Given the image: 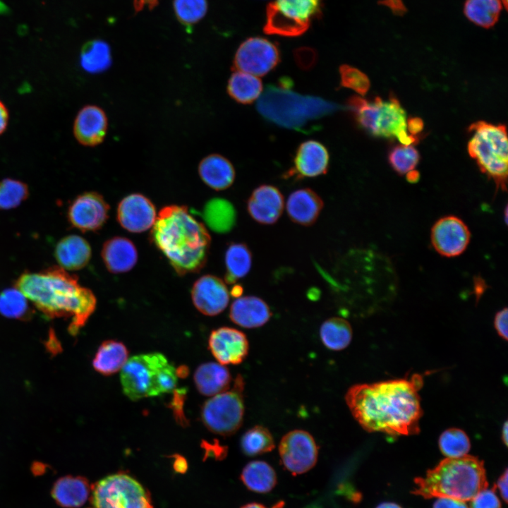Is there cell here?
Instances as JSON below:
<instances>
[{
    "label": "cell",
    "mask_w": 508,
    "mask_h": 508,
    "mask_svg": "<svg viewBox=\"0 0 508 508\" xmlns=\"http://www.w3.org/2000/svg\"><path fill=\"white\" fill-rule=\"evenodd\" d=\"M80 64L83 69L90 73L106 71L111 64L109 46L100 40L87 42L81 49Z\"/></svg>",
    "instance_id": "cell-33"
},
{
    "label": "cell",
    "mask_w": 508,
    "mask_h": 508,
    "mask_svg": "<svg viewBox=\"0 0 508 508\" xmlns=\"http://www.w3.org/2000/svg\"><path fill=\"white\" fill-rule=\"evenodd\" d=\"M439 447L447 458H459L467 455L471 443L464 431L459 428H449L440 436Z\"/></svg>",
    "instance_id": "cell-39"
},
{
    "label": "cell",
    "mask_w": 508,
    "mask_h": 508,
    "mask_svg": "<svg viewBox=\"0 0 508 508\" xmlns=\"http://www.w3.org/2000/svg\"><path fill=\"white\" fill-rule=\"evenodd\" d=\"M284 502H279L276 503L272 508H284Z\"/></svg>",
    "instance_id": "cell-57"
},
{
    "label": "cell",
    "mask_w": 508,
    "mask_h": 508,
    "mask_svg": "<svg viewBox=\"0 0 508 508\" xmlns=\"http://www.w3.org/2000/svg\"><path fill=\"white\" fill-rule=\"evenodd\" d=\"M159 0H134L133 6L136 12L140 11L145 8L151 10L158 5Z\"/></svg>",
    "instance_id": "cell-50"
},
{
    "label": "cell",
    "mask_w": 508,
    "mask_h": 508,
    "mask_svg": "<svg viewBox=\"0 0 508 508\" xmlns=\"http://www.w3.org/2000/svg\"><path fill=\"white\" fill-rule=\"evenodd\" d=\"M107 126V117L103 109L87 105L79 111L75 119L74 136L83 145L95 146L104 140Z\"/></svg>",
    "instance_id": "cell-21"
},
{
    "label": "cell",
    "mask_w": 508,
    "mask_h": 508,
    "mask_svg": "<svg viewBox=\"0 0 508 508\" xmlns=\"http://www.w3.org/2000/svg\"><path fill=\"white\" fill-rule=\"evenodd\" d=\"M406 128L411 135L416 136L423 129V121L418 117L410 118L406 121Z\"/></svg>",
    "instance_id": "cell-48"
},
{
    "label": "cell",
    "mask_w": 508,
    "mask_h": 508,
    "mask_svg": "<svg viewBox=\"0 0 508 508\" xmlns=\"http://www.w3.org/2000/svg\"><path fill=\"white\" fill-rule=\"evenodd\" d=\"M504 217H505L504 221H505L506 224H507V207L504 210Z\"/></svg>",
    "instance_id": "cell-58"
},
{
    "label": "cell",
    "mask_w": 508,
    "mask_h": 508,
    "mask_svg": "<svg viewBox=\"0 0 508 508\" xmlns=\"http://www.w3.org/2000/svg\"><path fill=\"white\" fill-rule=\"evenodd\" d=\"M128 359V351L121 341L109 339L99 346L92 361L95 370L104 375L121 370Z\"/></svg>",
    "instance_id": "cell-29"
},
{
    "label": "cell",
    "mask_w": 508,
    "mask_h": 508,
    "mask_svg": "<svg viewBox=\"0 0 508 508\" xmlns=\"http://www.w3.org/2000/svg\"><path fill=\"white\" fill-rule=\"evenodd\" d=\"M376 508H401L397 504L393 502H383L380 504Z\"/></svg>",
    "instance_id": "cell-55"
},
{
    "label": "cell",
    "mask_w": 508,
    "mask_h": 508,
    "mask_svg": "<svg viewBox=\"0 0 508 508\" xmlns=\"http://www.w3.org/2000/svg\"><path fill=\"white\" fill-rule=\"evenodd\" d=\"M174 463V468L176 471L183 473L187 469L186 461L183 457H179Z\"/></svg>",
    "instance_id": "cell-52"
},
{
    "label": "cell",
    "mask_w": 508,
    "mask_h": 508,
    "mask_svg": "<svg viewBox=\"0 0 508 508\" xmlns=\"http://www.w3.org/2000/svg\"><path fill=\"white\" fill-rule=\"evenodd\" d=\"M203 217L208 226L216 232L229 231L235 222L232 205L222 198H213L205 206Z\"/></svg>",
    "instance_id": "cell-35"
},
{
    "label": "cell",
    "mask_w": 508,
    "mask_h": 508,
    "mask_svg": "<svg viewBox=\"0 0 508 508\" xmlns=\"http://www.w3.org/2000/svg\"><path fill=\"white\" fill-rule=\"evenodd\" d=\"M433 508H468L467 504L461 500L449 497H439L434 503Z\"/></svg>",
    "instance_id": "cell-47"
},
{
    "label": "cell",
    "mask_w": 508,
    "mask_h": 508,
    "mask_svg": "<svg viewBox=\"0 0 508 508\" xmlns=\"http://www.w3.org/2000/svg\"><path fill=\"white\" fill-rule=\"evenodd\" d=\"M91 255L89 243L75 234L61 238L54 250V256L59 267L65 270L73 271L85 267L90 262Z\"/></svg>",
    "instance_id": "cell-25"
},
{
    "label": "cell",
    "mask_w": 508,
    "mask_h": 508,
    "mask_svg": "<svg viewBox=\"0 0 508 508\" xmlns=\"http://www.w3.org/2000/svg\"><path fill=\"white\" fill-rule=\"evenodd\" d=\"M353 331L350 323L339 317L328 318L320 327V337L324 346L329 350L341 351L351 343Z\"/></svg>",
    "instance_id": "cell-32"
},
{
    "label": "cell",
    "mask_w": 508,
    "mask_h": 508,
    "mask_svg": "<svg viewBox=\"0 0 508 508\" xmlns=\"http://www.w3.org/2000/svg\"><path fill=\"white\" fill-rule=\"evenodd\" d=\"M150 238L179 275L199 272L207 262L210 235L186 206L163 207L152 226Z\"/></svg>",
    "instance_id": "cell-3"
},
{
    "label": "cell",
    "mask_w": 508,
    "mask_h": 508,
    "mask_svg": "<svg viewBox=\"0 0 508 508\" xmlns=\"http://www.w3.org/2000/svg\"><path fill=\"white\" fill-rule=\"evenodd\" d=\"M124 394L138 401L174 391L178 376L175 367L161 353L135 355L121 370Z\"/></svg>",
    "instance_id": "cell-6"
},
{
    "label": "cell",
    "mask_w": 508,
    "mask_h": 508,
    "mask_svg": "<svg viewBox=\"0 0 508 508\" xmlns=\"http://www.w3.org/2000/svg\"><path fill=\"white\" fill-rule=\"evenodd\" d=\"M339 109V104L323 98L274 85H267L257 103L259 114L267 121L303 132L309 124Z\"/></svg>",
    "instance_id": "cell-5"
},
{
    "label": "cell",
    "mask_w": 508,
    "mask_h": 508,
    "mask_svg": "<svg viewBox=\"0 0 508 508\" xmlns=\"http://www.w3.org/2000/svg\"><path fill=\"white\" fill-rule=\"evenodd\" d=\"M322 0H276L266 8L264 32L283 37H296L321 16Z\"/></svg>",
    "instance_id": "cell-10"
},
{
    "label": "cell",
    "mask_w": 508,
    "mask_h": 508,
    "mask_svg": "<svg viewBox=\"0 0 508 508\" xmlns=\"http://www.w3.org/2000/svg\"><path fill=\"white\" fill-rule=\"evenodd\" d=\"M174 8L179 21L186 27L199 22L207 11V0H174Z\"/></svg>",
    "instance_id": "cell-41"
},
{
    "label": "cell",
    "mask_w": 508,
    "mask_h": 508,
    "mask_svg": "<svg viewBox=\"0 0 508 508\" xmlns=\"http://www.w3.org/2000/svg\"><path fill=\"white\" fill-rule=\"evenodd\" d=\"M240 447L245 455L255 456L272 451L275 444L272 435L267 428L255 425L243 433Z\"/></svg>",
    "instance_id": "cell-37"
},
{
    "label": "cell",
    "mask_w": 508,
    "mask_h": 508,
    "mask_svg": "<svg viewBox=\"0 0 508 508\" xmlns=\"http://www.w3.org/2000/svg\"><path fill=\"white\" fill-rule=\"evenodd\" d=\"M324 202L320 195L310 188H301L289 196L286 208L290 219L299 225L309 226L318 219Z\"/></svg>",
    "instance_id": "cell-23"
},
{
    "label": "cell",
    "mask_w": 508,
    "mask_h": 508,
    "mask_svg": "<svg viewBox=\"0 0 508 508\" xmlns=\"http://www.w3.org/2000/svg\"><path fill=\"white\" fill-rule=\"evenodd\" d=\"M109 206L96 192H85L77 196L68 207L71 224L83 232L102 228L109 217Z\"/></svg>",
    "instance_id": "cell-15"
},
{
    "label": "cell",
    "mask_w": 508,
    "mask_h": 508,
    "mask_svg": "<svg viewBox=\"0 0 508 508\" xmlns=\"http://www.w3.org/2000/svg\"><path fill=\"white\" fill-rule=\"evenodd\" d=\"M244 382L238 375L232 389L211 397L201 410V418L205 427L222 436L234 435L241 428L244 416Z\"/></svg>",
    "instance_id": "cell-11"
},
{
    "label": "cell",
    "mask_w": 508,
    "mask_h": 508,
    "mask_svg": "<svg viewBox=\"0 0 508 508\" xmlns=\"http://www.w3.org/2000/svg\"><path fill=\"white\" fill-rule=\"evenodd\" d=\"M505 9L507 8V0H500Z\"/></svg>",
    "instance_id": "cell-59"
},
{
    "label": "cell",
    "mask_w": 508,
    "mask_h": 508,
    "mask_svg": "<svg viewBox=\"0 0 508 508\" xmlns=\"http://www.w3.org/2000/svg\"><path fill=\"white\" fill-rule=\"evenodd\" d=\"M116 217L120 225L126 230L141 233L152 227L157 214L150 199L140 193H132L120 201Z\"/></svg>",
    "instance_id": "cell-19"
},
{
    "label": "cell",
    "mask_w": 508,
    "mask_h": 508,
    "mask_svg": "<svg viewBox=\"0 0 508 508\" xmlns=\"http://www.w3.org/2000/svg\"><path fill=\"white\" fill-rule=\"evenodd\" d=\"M488 485L483 462L467 454L446 458L428 470L424 477L416 478L412 492L427 499L449 497L466 502L486 489Z\"/></svg>",
    "instance_id": "cell-4"
},
{
    "label": "cell",
    "mask_w": 508,
    "mask_h": 508,
    "mask_svg": "<svg viewBox=\"0 0 508 508\" xmlns=\"http://www.w3.org/2000/svg\"><path fill=\"white\" fill-rule=\"evenodd\" d=\"M227 92L236 102L249 104L256 100L262 92V83L258 76L235 71L227 83Z\"/></svg>",
    "instance_id": "cell-31"
},
{
    "label": "cell",
    "mask_w": 508,
    "mask_h": 508,
    "mask_svg": "<svg viewBox=\"0 0 508 508\" xmlns=\"http://www.w3.org/2000/svg\"><path fill=\"white\" fill-rule=\"evenodd\" d=\"M502 6L500 0H466L464 11L471 22L488 28L497 23Z\"/></svg>",
    "instance_id": "cell-36"
},
{
    "label": "cell",
    "mask_w": 508,
    "mask_h": 508,
    "mask_svg": "<svg viewBox=\"0 0 508 508\" xmlns=\"http://www.w3.org/2000/svg\"><path fill=\"white\" fill-rule=\"evenodd\" d=\"M507 430H508L507 423L505 422L502 427V438L506 446L507 445V440H508Z\"/></svg>",
    "instance_id": "cell-54"
},
{
    "label": "cell",
    "mask_w": 508,
    "mask_h": 508,
    "mask_svg": "<svg viewBox=\"0 0 508 508\" xmlns=\"http://www.w3.org/2000/svg\"><path fill=\"white\" fill-rule=\"evenodd\" d=\"M191 297L195 307L207 316L221 313L229 302V292L225 282L211 274L203 275L196 280Z\"/></svg>",
    "instance_id": "cell-18"
},
{
    "label": "cell",
    "mask_w": 508,
    "mask_h": 508,
    "mask_svg": "<svg viewBox=\"0 0 508 508\" xmlns=\"http://www.w3.org/2000/svg\"><path fill=\"white\" fill-rule=\"evenodd\" d=\"M284 208L281 191L275 186L264 184L255 188L247 201L250 216L261 224L271 225L280 218Z\"/></svg>",
    "instance_id": "cell-20"
},
{
    "label": "cell",
    "mask_w": 508,
    "mask_h": 508,
    "mask_svg": "<svg viewBox=\"0 0 508 508\" xmlns=\"http://www.w3.org/2000/svg\"><path fill=\"white\" fill-rule=\"evenodd\" d=\"M102 258L107 270L112 273L130 271L136 264L138 252L133 243L127 238L113 237L102 246Z\"/></svg>",
    "instance_id": "cell-24"
},
{
    "label": "cell",
    "mask_w": 508,
    "mask_h": 508,
    "mask_svg": "<svg viewBox=\"0 0 508 508\" xmlns=\"http://www.w3.org/2000/svg\"><path fill=\"white\" fill-rule=\"evenodd\" d=\"M271 317L272 312L267 303L255 296L237 297L232 302L229 310L231 320L248 329L263 326Z\"/></svg>",
    "instance_id": "cell-22"
},
{
    "label": "cell",
    "mask_w": 508,
    "mask_h": 508,
    "mask_svg": "<svg viewBox=\"0 0 508 508\" xmlns=\"http://www.w3.org/2000/svg\"><path fill=\"white\" fill-rule=\"evenodd\" d=\"M198 173L202 181L216 190L229 188L236 176L231 162L218 154H212L203 158L200 162Z\"/></svg>",
    "instance_id": "cell-26"
},
{
    "label": "cell",
    "mask_w": 508,
    "mask_h": 508,
    "mask_svg": "<svg viewBox=\"0 0 508 508\" xmlns=\"http://www.w3.org/2000/svg\"><path fill=\"white\" fill-rule=\"evenodd\" d=\"M473 133L468 152L483 174L495 183L497 189L507 190L508 140L504 125L478 121L468 128Z\"/></svg>",
    "instance_id": "cell-8"
},
{
    "label": "cell",
    "mask_w": 508,
    "mask_h": 508,
    "mask_svg": "<svg viewBox=\"0 0 508 508\" xmlns=\"http://www.w3.org/2000/svg\"><path fill=\"white\" fill-rule=\"evenodd\" d=\"M471 501V508H501L495 492L487 488L479 492Z\"/></svg>",
    "instance_id": "cell-44"
},
{
    "label": "cell",
    "mask_w": 508,
    "mask_h": 508,
    "mask_svg": "<svg viewBox=\"0 0 508 508\" xmlns=\"http://www.w3.org/2000/svg\"><path fill=\"white\" fill-rule=\"evenodd\" d=\"M226 280L234 283L246 277L252 266V253L243 243H232L225 253Z\"/></svg>",
    "instance_id": "cell-34"
},
{
    "label": "cell",
    "mask_w": 508,
    "mask_h": 508,
    "mask_svg": "<svg viewBox=\"0 0 508 508\" xmlns=\"http://www.w3.org/2000/svg\"><path fill=\"white\" fill-rule=\"evenodd\" d=\"M471 238L466 224L455 215L440 218L431 228V244L435 251L444 257L454 258L462 254Z\"/></svg>",
    "instance_id": "cell-14"
},
{
    "label": "cell",
    "mask_w": 508,
    "mask_h": 508,
    "mask_svg": "<svg viewBox=\"0 0 508 508\" xmlns=\"http://www.w3.org/2000/svg\"><path fill=\"white\" fill-rule=\"evenodd\" d=\"M347 108L357 124L373 136L397 138L402 145L418 140L416 136L407 133L406 111L394 95L387 101L376 97L371 102L352 96L347 100Z\"/></svg>",
    "instance_id": "cell-7"
},
{
    "label": "cell",
    "mask_w": 508,
    "mask_h": 508,
    "mask_svg": "<svg viewBox=\"0 0 508 508\" xmlns=\"http://www.w3.org/2000/svg\"><path fill=\"white\" fill-rule=\"evenodd\" d=\"M241 508H267L264 505L257 502L248 503L243 505Z\"/></svg>",
    "instance_id": "cell-56"
},
{
    "label": "cell",
    "mask_w": 508,
    "mask_h": 508,
    "mask_svg": "<svg viewBox=\"0 0 508 508\" xmlns=\"http://www.w3.org/2000/svg\"><path fill=\"white\" fill-rule=\"evenodd\" d=\"M279 454L287 471L294 475L302 474L315 465L318 447L308 432L293 430L285 434L280 440Z\"/></svg>",
    "instance_id": "cell-13"
},
{
    "label": "cell",
    "mask_w": 508,
    "mask_h": 508,
    "mask_svg": "<svg viewBox=\"0 0 508 508\" xmlns=\"http://www.w3.org/2000/svg\"><path fill=\"white\" fill-rule=\"evenodd\" d=\"M294 60L298 68L303 71H309L317 63V52L310 47L298 48L294 51Z\"/></svg>",
    "instance_id": "cell-45"
},
{
    "label": "cell",
    "mask_w": 508,
    "mask_h": 508,
    "mask_svg": "<svg viewBox=\"0 0 508 508\" xmlns=\"http://www.w3.org/2000/svg\"><path fill=\"white\" fill-rule=\"evenodd\" d=\"M507 313V308H504L498 311L494 318V327L497 331V333L504 340H507L508 338Z\"/></svg>",
    "instance_id": "cell-46"
},
{
    "label": "cell",
    "mask_w": 508,
    "mask_h": 508,
    "mask_svg": "<svg viewBox=\"0 0 508 508\" xmlns=\"http://www.w3.org/2000/svg\"><path fill=\"white\" fill-rule=\"evenodd\" d=\"M420 178V174L418 171L413 169L406 174V179L410 183H416Z\"/></svg>",
    "instance_id": "cell-53"
},
{
    "label": "cell",
    "mask_w": 508,
    "mask_h": 508,
    "mask_svg": "<svg viewBox=\"0 0 508 508\" xmlns=\"http://www.w3.org/2000/svg\"><path fill=\"white\" fill-rule=\"evenodd\" d=\"M209 349L222 365H237L246 358L249 343L246 334L235 328L222 327L212 331L208 340Z\"/></svg>",
    "instance_id": "cell-16"
},
{
    "label": "cell",
    "mask_w": 508,
    "mask_h": 508,
    "mask_svg": "<svg viewBox=\"0 0 508 508\" xmlns=\"http://www.w3.org/2000/svg\"><path fill=\"white\" fill-rule=\"evenodd\" d=\"M28 186L22 181L5 179L0 181V210H10L18 207L27 199Z\"/></svg>",
    "instance_id": "cell-40"
},
{
    "label": "cell",
    "mask_w": 508,
    "mask_h": 508,
    "mask_svg": "<svg viewBox=\"0 0 508 508\" xmlns=\"http://www.w3.org/2000/svg\"><path fill=\"white\" fill-rule=\"evenodd\" d=\"M329 151L322 143L314 140L304 141L297 147L293 167L285 176L300 179L325 174L329 169Z\"/></svg>",
    "instance_id": "cell-17"
},
{
    "label": "cell",
    "mask_w": 508,
    "mask_h": 508,
    "mask_svg": "<svg viewBox=\"0 0 508 508\" xmlns=\"http://www.w3.org/2000/svg\"><path fill=\"white\" fill-rule=\"evenodd\" d=\"M280 60L276 43L264 37H253L243 41L237 49L234 66L236 71L262 76L272 71Z\"/></svg>",
    "instance_id": "cell-12"
},
{
    "label": "cell",
    "mask_w": 508,
    "mask_h": 508,
    "mask_svg": "<svg viewBox=\"0 0 508 508\" xmlns=\"http://www.w3.org/2000/svg\"><path fill=\"white\" fill-rule=\"evenodd\" d=\"M8 112L5 105L0 101V135L2 134L8 125Z\"/></svg>",
    "instance_id": "cell-51"
},
{
    "label": "cell",
    "mask_w": 508,
    "mask_h": 508,
    "mask_svg": "<svg viewBox=\"0 0 508 508\" xmlns=\"http://www.w3.org/2000/svg\"><path fill=\"white\" fill-rule=\"evenodd\" d=\"M0 313L10 318H28L30 313L28 299L16 287L6 289L0 293Z\"/></svg>",
    "instance_id": "cell-38"
},
{
    "label": "cell",
    "mask_w": 508,
    "mask_h": 508,
    "mask_svg": "<svg viewBox=\"0 0 508 508\" xmlns=\"http://www.w3.org/2000/svg\"><path fill=\"white\" fill-rule=\"evenodd\" d=\"M340 86L354 90L365 96L369 90L370 83L368 76L357 68L343 64L339 68Z\"/></svg>",
    "instance_id": "cell-43"
},
{
    "label": "cell",
    "mask_w": 508,
    "mask_h": 508,
    "mask_svg": "<svg viewBox=\"0 0 508 508\" xmlns=\"http://www.w3.org/2000/svg\"><path fill=\"white\" fill-rule=\"evenodd\" d=\"M391 167L403 175L413 170L418 163L420 155L412 145H400L393 147L389 153Z\"/></svg>",
    "instance_id": "cell-42"
},
{
    "label": "cell",
    "mask_w": 508,
    "mask_h": 508,
    "mask_svg": "<svg viewBox=\"0 0 508 508\" xmlns=\"http://www.w3.org/2000/svg\"><path fill=\"white\" fill-rule=\"evenodd\" d=\"M90 492V508H153L148 491L124 472L104 477Z\"/></svg>",
    "instance_id": "cell-9"
},
{
    "label": "cell",
    "mask_w": 508,
    "mask_h": 508,
    "mask_svg": "<svg viewBox=\"0 0 508 508\" xmlns=\"http://www.w3.org/2000/svg\"><path fill=\"white\" fill-rule=\"evenodd\" d=\"M15 287L45 316L69 318L68 330L73 335L85 325L96 308L93 292L81 286L77 276L61 267L24 272L16 281Z\"/></svg>",
    "instance_id": "cell-2"
},
{
    "label": "cell",
    "mask_w": 508,
    "mask_h": 508,
    "mask_svg": "<svg viewBox=\"0 0 508 508\" xmlns=\"http://www.w3.org/2000/svg\"><path fill=\"white\" fill-rule=\"evenodd\" d=\"M91 486L82 476H66L59 478L52 489L55 502L64 508H79L88 499Z\"/></svg>",
    "instance_id": "cell-27"
},
{
    "label": "cell",
    "mask_w": 508,
    "mask_h": 508,
    "mask_svg": "<svg viewBox=\"0 0 508 508\" xmlns=\"http://www.w3.org/2000/svg\"><path fill=\"white\" fill-rule=\"evenodd\" d=\"M240 477L248 490L259 493L271 491L277 483L274 468L266 461L260 460L248 463L243 467Z\"/></svg>",
    "instance_id": "cell-30"
},
{
    "label": "cell",
    "mask_w": 508,
    "mask_h": 508,
    "mask_svg": "<svg viewBox=\"0 0 508 508\" xmlns=\"http://www.w3.org/2000/svg\"><path fill=\"white\" fill-rule=\"evenodd\" d=\"M193 379L198 392L208 397H213L227 390L231 382L228 368L216 362H207L200 365L195 371Z\"/></svg>",
    "instance_id": "cell-28"
},
{
    "label": "cell",
    "mask_w": 508,
    "mask_h": 508,
    "mask_svg": "<svg viewBox=\"0 0 508 508\" xmlns=\"http://www.w3.org/2000/svg\"><path fill=\"white\" fill-rule=\"evenodd\" d=\"M420 375L351 386L345 401L353 417L370 433L411 435L419 433L423 415L418 391Z\"/></svg>",
    "instance_id": "cell-1"
},
{
    "label": "cell",
    "mask_w": 508,
    "mask_h": 508,
    "mask_svg": "<svg viewBox=\"0 0 508 508\" xmlns=\"http://www.w3.org/2000/svg\"><path fill=\"white\" fill-rule=\"evenodd\" d=\"M507 469H506L504 473L497 479L495 486L505 502H507Z\"/></svg>",
    "instance_id": "cell-49"
}]
</instances>
